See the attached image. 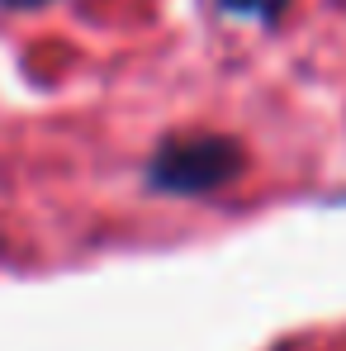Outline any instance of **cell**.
Masks as SVG:
<instances>
[{
  "label": "cell",
  "instance_id": "6da1fadb",
  "mask_svg": "<svg viewBox=\"0 0 346 351\" xmlns=\"http://www.w3.org/2000/svg\"><path fill=\"white\" fill-rule=\"evenodd\" d=\"M242 171V147L223 133H190V138H166L152 162H147V185L162 195H214Z\"/></svg>",
  "mask_w": 346,
  "mask_h": 351
},
{
  "label": "cell",
  "instance_id": "7a4b0ae2",
  "mask_svg": "<svg viewBox=\"0 0 346 351\" xmlns=\"http://www.w3.org/2000/svg\"><path fill=\"white\" fill-rule=\"evenodd\" d=\"M214 5L232 19H256V24H271L285 10V0H214Z\"/></svg>",
  "mask_w": 346,
  "mask_h": 351
},
{
  "label": "cell",
  "instance_id": "3957f363",
  "mask_svg": "<svg viewBox=\"0 0 346 351\" xmlns=\"http://www.w3.org/2000/svg\"><path fill=\"white\" fill-rule=\"evenodd\" d=\"M5 10H43V5H53V0H0Z\"/></svg>",
  "mask_w": 346,
  "mask_h": 351
}]
</instances>
